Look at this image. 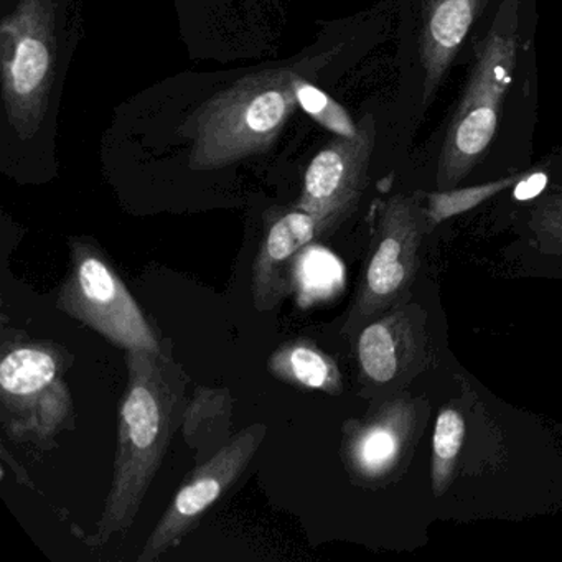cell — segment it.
I'll return each instance as SVG.
<instances>
[{
	"label": "cell",
	"mask_w": 562,
	"mask_h": 562,
	"mask_svg": "<svg viewBox=\"0 0 562 562\" xmlns=\"http://www.w3.org/2000/svg\"><path fill=\"white\" fill-rule=\"evenodd\" d=\"M126 364L113 480L87 541L91 549L103 548L133 528L189 404V376L166 351H126Z\"/></svg>",
	"instance_id": "6da1fadb"
},
{
	"label": "cell",
	"mask_w": 562,
	"mask_h": 562,
	"mask_svg": "<svg viewBox=\"0 0 562 562\" xmlns=\"http://www.w3.org/2000/svg\"><path fill=\"white\" fill-rule=\"evenodd\" d=\"M297 75L259 71L243 78L200 111L190 166L222 169L272 146L294 108Z\"/></svg>",
	"instance_id": "7a4b0ae2"
},
{
	"label": "cell",
	"mask_w": 562,
	"mask_h": 562,
	"mask_svg": "<svg viewBox=\"0 0 562 562\" xmlns=\"http://www.w3.org/2000/svg\"><path fill=\"white\" fill-rule=\"evenodd\" d=\"M519 0H503L465 93L447 130L437 167L439 190L456 189L485 156L498 127L518 54Z\"/></svg>",
	"instance_id": "3957f363"
},
{
	"label": "cell",
	"mask_w": 562,
	"mask_h": 562,
	"mask_svg": "<svg viewBox=\"0 0 562 562\" xmlns=\"http://www.w3.org/2000/svg\"><path fill=\"white\" fill-rule=\"evenodd\" d=\"M68 353L52 341H5L0 360V423L19 443L48 449L75 429Z\"/></svg>",
	"instance_id": "277c9868"
},
{
	"label": "cell",
	"mask_w": 562,
	"mask_h": 562,
	"mask_svg": "<svg viewBox=\"0 0 562 562\" xmlns=\"http://www.w3.org/2000/svg\"><path fill=\"white\" fill-rule=\"evenodd\" d=\"M58 307L124 351H164L162 340L97 241L70 239V272Z\"/></svg>",
	"instance_id": "5b68a950"
},
{
	"label": "cell",
	"mask_w": 562,
	"mask_h": 562,
	"mask_svg": "<svg viewBox=\"0 0 562 562\" xmlns=\"http://www.w3.org/2000/svg\"><path fill=\"white\" fill-rule=\"evenodd\" d=\"M2 90L9 123L21 139L35 136L55 80V9L52 0H21L0 27Z\"/></svg>",
	"instance_id": "8992f818"
},
{
	"label": "cell",
	"mask_w": 562,
	"mask_h": 562,
	"mask_svg": "<svg viewBox=\"0 0 562 562\" xmlns=\"http://www.w3.org/2000/svg\"><path fill=\"white\" fill-rule=\"evenodd\" d=\"M423 216L409 196L396 195L381 210L373 249L344 324L355 337L364 325L403 301L419 269Z\"/></svg>",
	"instance_id": "52a82bcc"
},
{
	"label": "cell",
	"mask_w": 562,
	"mask_h": 562,
	"mask_svg": "<svg viewBox=\"0 0 562 562\" xmlns=\"http://www.w3.org/2000/svg\"><path fill=\"white\" fill-rule=\"evenodd\" d=\"M268 436L266 424H252L232 437L215 456L200 463L144 542L137 562H154L189 536L203 515L241 479Z\"/></svg>",
	"instance_id": "ba28073f"
},
{
	"label": "cell",
	"mask_w": 562,
	"mask_h": 562,
	"mask_svg": "<svg viewBox=\"0 0 562 562\" xmlns=\"http://www.w3.org/2000/svg\"><path fill=\"white\" fill-rule=\"evenodd\" d=\"M373 146V117L367 116L357 136H338L308 164L295 209L314 216L318 235L334 233L357 209Z\"/></svg>",
	"instance_id": "9c48e42d"
},
{
	"label": "cell",
	"mask_w": 562,
	"mask_h": 562,
	"mask_svg": "<svg viewBox=\"0 0 562 562\" xmlns=\"http://www.w3.org/2000/svg\"><path fill=\"white\" fill-rule=\"evenodd\" d=\"M357 360L364 390L393 393L427 363L424 311L401 301L357 335Z\"/></svg>",
	"instance_id": "30bf717a"
},
{
	"label": "cell",
	"mask_w": 562,
	"mask_h": 562,
	"mask_svg": "<svg viewBox=\"0 0 562 562\" xmlns=\"http://www.w3.org/2000/svg\"><path fill=\"white\" fill-rule=\"evenodd\" d=\"M414 401L391 400L364 419L351 423L341 442V459L358 483H380L403 463L417 424Z\"/></svg>",
	"instance_id": "8fae6325"
},
{
	"label": "cell",
	"mask_w": 562,
	"mask_h": 562,
	"mask_svg": "<svg viewBox=\"0 0 562 562\" xmlns=\"http://www.w3.org/2000/svg\"><path fill=\"white\" fill-rule=\"evenodd\" d=\"M317 236V222L304 210H292L269 223L251 266L256 311H274L289 297L299 256Z\"/></svg>",
	"instance_id": "7c38bea8"
},
{
	"label": "cell",
	"mask_w": 562,
	"mask_h": 562,
	"mask_svg": "<svg viewBox=\"0 0 562 562\" xmlns=\"http://www.w3.org/2000/svg\"><path fill=\"white\" fill-rule=\"evenodd\" d=\"M485 0H426L420 29L424 106L442 83Z\"/></svg>",
	"instance_id": "4fadbf2b"
},
{
	"label": "cell",
	"mask_w": 562,
	"mask_h": 562,
	"mask_svg": "<svg viewBox=\"0 0 562 562\" xmlns=\"http://www.w3.org/2000/svg\"><path fill=\"white\" fill-rule=\"evenodd\" d=\"M268 370L276 380L301 390L322 391L331 396L344 393L337 361L307 338L289 340L272 351Z\"/></svg>",
	"instance_id": "5bb4252c"
},
{
	"label": "cell",
	"mask_w": 562,
	"mask_h": 562,
	"mask_svg": "<svg viewBox=\"0 0 562 562\" xmlns=\"http://www.w3.org/2000/svg\"><path fill=\"white\" fill-rule=\"evenodd\" d=\"M232 396L228 390L196 387L183 416V437L200 463L215 456L232 437Z\"/></svg>",
	"instance_id": "9a60e30c"
},
{
	"label": "cell",
	"mask_w": 562,
	"mask_h": 562,
	"mask_svg": "<svg viewBox=\"0 0 562 562\" xmlns=\"http://www.w3.org/2000/svg\"><path fill=\"white\" fill-rule=\"evenodd\" d=\"M465 437V419L456 407H443L437 416L432 437V463L430 479L437 496L443 495L452 485L457 462Z\"/></svg>",
	"instance_id": "2e32d148"
},
{
	"label": "cell",
	"mask_w": 562,
	"mask_h": 562,
	"mask_svg": "<svg viewBox=\"0 0 562 562\" xmlns=\"http://www.w3.org/2000/svg\"><path fill=\"white\" fill-rule=\"evenodd\" d=\"M522 176L508 177V179L495 180L483 186L469 187V189L439 190L427 196V222L436 226L452 216L462 215L475 206L482 205L492 196L498 195L503 190L516 186Z\"/></svg>",
	"instance_id": "e0dca14e"
},
{
	"label": "cell",
	"mask_w": 562,
	"mask_h": 562,
	"mask_svg": "<svg viewBox=\"0 0 562 562\" xmlns=\"http://www.w3.org/2000/svg\"><path fill=\"white\" fill-rule=\"evenodd\" d=\"M295 98L297 104L321 126L340 137L357 136L358 126H355L350 114L334 98L328 97L321 88L314 87L301 77L295 81Z\"/></svg>",
	"instance_id": "ac0fdd59"
},
{
	"label": "cell",
	"mask_w": 562,
	"mask_h": 562,
	"mask_svg": "<svg viewBox=\"0 0 562 562\" xmlns=\"http://www.w3.org/2000/svg\"><path fill=\"white\" fill-rule=\"evenodd\" d=\"M531 226L546 251L562 255V190L536 209Z\"/></svg>",
	"instance_id": "d6986e66"
},
{
	"label": "cell",
	"mask_w": 562,
	"mask_h": 562,
	"mask_svg": "<svg viewBox=\"0 0 562 562\" xmlns=\"http://www.w3.org/2000/svg\"><path fill=\"white\" fill-rule=\"evenodd\" d=\"M544 176L525 177L516 183V196L521 200L531 199L544 187Z\"/></svg>",
	"instance_id": "ffe728a7"
}]
</instances>
